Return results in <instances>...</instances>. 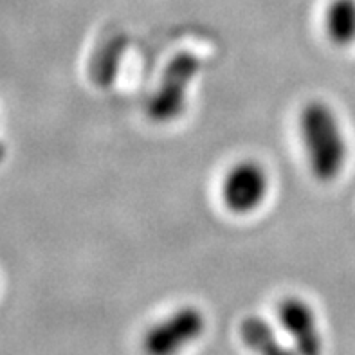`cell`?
I'll use <instances>...</instances> for the list:
<instances>
[{
    "instance_id": "cell-1",
    "label": "cell",
    "mask_w": 355,
    "mask_h": 355,
    "mask_svg": "<svg viewBox=\"0 0 355 355\" xmlns=\"http://www.w3.org/2000/svg\"><path fill=\"white\" fill-rule=\"evenodd\" d=\"M300 135L312 175L332 182L347 166L348 144L338 114L324 101L314 99L300 114Z\"/></svg>"
},
{
    "instance_id": "cell-2",
    "label": "cell",
    "mask_w": 355,
    "mask_h": 355,
    "mask_svg": "<svg viewBox=\"0 0 355 355\" xmlns=\"http://www.w3.org/2000/svg\"><path fill=\"white\" fill-rule=\"evenodd\" d=\"M200 71V60L193 53H179L168 62L161 83L146 103V116L157 125L177 121L188 107L191 81Z\"/></svg>"
},
{
    "instance_id": "cell-3",
    "label": "cell",
    "mask_w": 355,
    "mask_h": 355,
    "mask_svg": "<svg viewBox=\"0 0 355 355\" xmlns=\"http://www.w3.org/2000/svg\"><path fill=\"white\" fill-rule=\"evenodd\" d=\"M206 330V318L197 306H180L143 336L146 355H179Z\"/></svg>"
},
{
    "instance_id": "cell-4",
    "label": "cell",
    "mask_w": 355,
    "mask_h": 355,
    "mask_svg": "<svg viewBox=\"0 0 355 355\" xmlns=\"http://www.w3.org/2000/svg\"><path fill=\"white\" fill-rule=\"evenodd\" d=\"M224 206L234 215L257 211L269 195V173L258 161L243 159L227 170L220 186Z\"/></svg>"
},
{
    "instance_id": "cell-5",
    "label": "cell",
    "mask_w": 355,
    "mask_h": 355,
    "mask_svg": "<svg viewBox=\"0 0 355 355\" xmlns=\"http://www.w3.org/2000/svg\"><path fill=\"white\" fill-rule=\"evenodd\" d=\"M278 323L288 334L297 355H321L323 339L315 312L305 300L297 296L284 297L278 305Z\"/></svg>"
},
{
    "instance_id": "cell-6",
    "label": "cell",
    "mask_w": 355,
    "mask_h": 355,
    "mask_svg": "<svg viewBox=\"0 0 355 355\" xmlns=\"http://www.w3.org/2000/svg\"><path fill=\"white\" fill-rule=\"evenodd\" d=\"M240 338L243 345L257 355H297L294 348L282 345L275 329L258 315H251L242 321Z\"/></svg>"
},
{
    "instance_id": "cell-7",
    "label": "cell",
    "mask_w": 355,
    "mask_h": 355,
    "mask_svg": "<svg viewBox=\"0 0 355 355\" xmlns=\"http://www.w3.org/2000/svg\"><path fill=\"white\" fill-rule=\"evenodd\" d=\"M324 29L338 45L355 42V0H332L324 11Z\"/></svg>"
},
{
    "instance_id": "cell-8",
    "label": "cell",
    "mask_w": 355,
    "mask_h": 355,
    "mask_svg": "<svg viewBox=\"0 0 355 355\" xmlns=\"http://www.w3.org/2000/svg\"><path fill=\"white\" fill-rule=\"evenodd\" d=\"M4 157H6V146L0 143V162H2V159Z\"/></svg>"
}]
</instances>
